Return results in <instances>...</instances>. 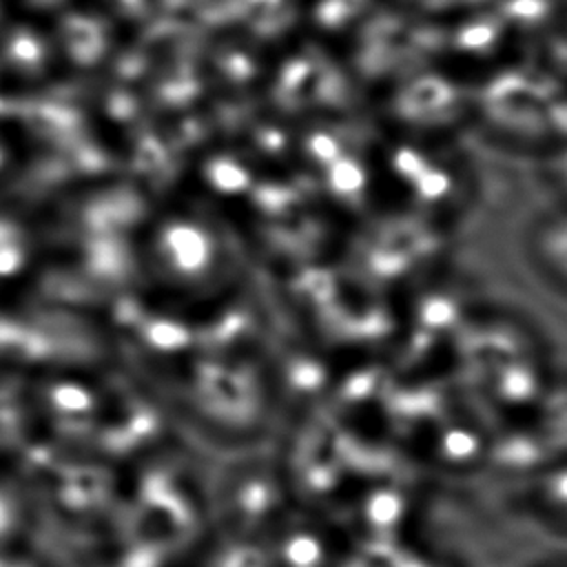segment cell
<instances>
[{"mask_svg":"<svg viewBox=\"0 0 567 567\" xmlns=\"http://www.w3.org/2000/svg\"><path fill=\"white\" fill-rule=\"evenodd\" d=\"M543 505L547 512L567 520V465L549 472L547 481L543 483Z\"/></svg>","mask_w":567,"mask_h":567,"instance_id":"cell-1","label":"cell"},{"mask_svg":"<svg viewBox=\"0 0 567 567\" xmlns=\"http://www.w3.org/2000/svg\"><path fill=\"white\" fill-rule=\"evenodd\" d=\"M549 164V177L554 186L567 195V140L556 146V151L547 159Z\"/></svg>","mask_w":567,"mask_h":567,"instance_id":"cell-2","label":"cell"}]
</instances>
